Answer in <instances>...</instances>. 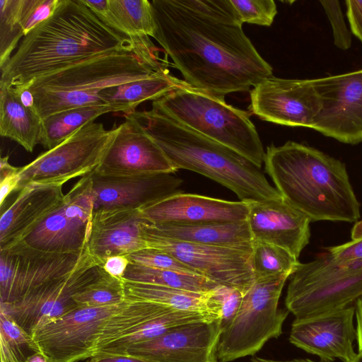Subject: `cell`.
<instances>
[{
  "label": "cell",
  "mask_w": 362,
  "mask_h": 362,
  "mask_svg": "<svg viewBox=\"0 0 362 362\" xmlns=\"http://www.w3.org/2000/svg\"><path fill=\"white\" fill-rule=\"evenodd\" d=\"M361 272L362 259L339 261L325 253L311 262L299 263L296 271L290 276L288 284L308 285L329 279L349 276Z\"/></svg>",
  "instance_id": "e575fe53"
},
{
  "label": "cell",
  "mask_w": 362,
  "mask_h": 362,
  "mask_svg": "<svg viewBox=\"0 0 362 362\" xmlns=\"http://www.w3.org/2000/svg\"><path fill=\"white\" fill-rule=\"evenodd\" d=\"M290 274L256 279L243 298L233 320L221 331L217 361L229 362L253 356L264 344L282 333L288 310L278 307Z\"/></svg>",
  "instance_id": "52a82bcc"
},
{
  "label": "cell",
  "mask_w": 362,
  "mask_h": 362,
  "mask_svg": "<svg viewBox=\"0 0 362 362\" xmlns=\"http://www.w3.org/2000/svg\"><path fill=\"white\" fill-rule=\"evenodd\" d=\"M221 332L220 319L190 322L133 346L121 356L146 362H218Z\"/></svg>",
  "instance_id": "2e32d148"
},
{
  "label": "cell",
  "mask_w": 362,
  "mask_h": 362,
  "mask_svg": "<svg viewBox=\"0 0 362 362\" xmlns=\"http://www.w3.org/2000/svg\"><path fill=\"white\" fill-rule=\"evenodd\" d=\"M115 129L89 122L54 148L20 167L17 192L31 183L64 185L93 173L112 141Z\"/></svg>",
  "instance_id": "ba28073f"
},
{
  "label": "cell",
  "mask_w": 362,
  "mask_h": 362,
  "mask_svg": "<svg viewBox=\"0 0 362 362\" xmlns=\"http://www.w3.org/2000/svg\"><path fill=\"white\" fill-rule=\"evenodd\" d=\"M326 253L332 258L339 261L362 259V238L327 247Z\"/></svg>",
  "instance_id": "7bdbcfd3"
},
{
  "label": "cell",
  "mask_w": 362,
  "mask_h": 362,
  "mask_svg": "<svg viewBox=\"0 0 362 362\" xmlns=\"http://www.w3.org/2000/svg\"><path fill=\"white\" fill-rule=\"evenodd\" d=\"M252 362H328L320 360V361H313L309 358H294L291 360L286 361H279V360H273L264 358H260L257 356H253L251 359Z\"/></svg>",
  "instance_id": "f907efd6"
},
{
  "label": "cell",
  "mask_w": 362,
  "mask_h": 362,
  "mask_svg": "<svg viewBox=\"0 0 362 362\" xmlns=\"http://www.w3.org/2000/svg\"><path fill=\"white\" fill-rule=\"evenodd\" d=\"M119 304L101 307H78L35 331L31 336L35 352L51 362H76L86 359L100 325L121 308Z\"/></svg>",
  "instance_id": "9a60e30c"
},
{
  "label": "cell",
  "mask_w": 362,
  "mask_h": 362,
  "mask_svg": "<svg viewBox=\"0 0 362 362\" xmlns=\"http://www.w3.org/2000/svg\"><path fill=\"white\" fill-rule=\"evenodd\" d=\"M206 319L218 318L198 312L175 310L142 324L127 336L97 351L92 357L121 356L129 349L151 340L177 325Z\"/></svg>",
  "instance_id": "1f68e13d"
},
{
  "label": "cell",
  "mask_w": 362,
  "mask_h": 362,
  "mask_svg": "<svg viewBox=\"0 0 362 362\" xmlns=\"http://www.w3.org/2000/svg\"><path fill=\"white\" fill-rule=\"evenodd\" d=\"M355 315L356 318V339L358 343V353L362 356V297L355 303Z\"/></svg>",
  "instance_id": "7dc6e473"
},
{
  "label": "cell",
  "mask_w": 362,
  "mask_h": 362,
  "mask_svg": "<svg viewBox=\"0 0 362 362\" xmlns=\"http://www.w3.org/2000/svg\"><path fill=\"white\" fill-rule=\"evenodd\" d=\"M124 288L125 299L127 300L148 301L177 310L198 312L218 318L209 310L206 293H199L124 279Z\"/></svg>",
  "instance_id": "4dcf8cb0"
},
{
  "label": "cell",
  "mask_w": 362,
  "mask_h": 362,
  "mask_svg": "<svg viewBox=\"0 0 362 362\" xmlns=\"http://www.w3.org/2000/svg\"><path fill=\"white\" fill-rule=\"evenodd\" d=\"M138 121L176 170L201 174L233 191L245 202L282 197L261 168L233 149L176 121L158 109L126 114Z\"/></svg>",
  "instance_id": "5b68a950"
},
{
  "label": "cell",
  "mask_w": 362,
  "mask_h": 362,
  "mask_svg": "<svg viewBox=\"0 0 362 362\" xmlns=\"http://www.w3.org/2000/svg\"><path fill=\"white\" fill-rule=\"evenodd\" d=\"M354 315V306H349L311 318L295 319L289 341L324 361L332 362L339 358L343 362H355L358 354L353 346L356 339Z\"/></svg>",
  "instance_id": "d6986e66"
},
{
  "label": "cell",
  "mask_w": 362,
  "mask_h": 362,
  "mask_svg": "<svg viewBox=\"0 0 362 362\" xmlns=\"http://www.w3.org/2000/svg\"><path fill=\"white\" fill-rule=\"evenodd\" d=\"M173 310L175 309L152 302L126 300L121 308L100 325L87 352L86 359L132 332L142 324Z\"/></svg>",
  "instance_id": "4316f807"
},
{
  "label": "cell",
  "mask_w": 362,
  "mask_h": 362,
  "mask_svg": "<svg viewBox=\"0 0 362 362\" xmlns=\"http://www.w3.org/2000/svg\"><path fill=\"white\" fill-rule=\"evenodd\" d=\"M105 272L90 255L71 273L54 279L13 303L1 302V311L11 316L30 334L78 308L73 297Z\"/></svg>",
  "instance_id": "30bf717a"
},
{
  "label": "cell",
  "mask_w": 362,
  "mask_h": 362,
  "mask_svg": "<svg viewBox=\"0 0 362 362\" xmlns=\"http://www.w3.org/2000/svg\"><path fill=\"white\" fill-rule=\"evenodd\" d=\"M351 237L352 240L362 238V220L355 223L351 230Z\"/></svg>",
  "instance_id": "816d5d0a"
},
{
  "label": "cell",
  "mask_w": 362,
  "mask_h": 362,
  "mask_svg": "<svg viewBox=\"0 0 362 362\" xmlns=\"http://www.w3.org/2000/svg\"><path fill=\"white\" fill-rule=\"evenodd\" d=\"M0 337L16 349L23 345H26L32 350L34 349L31 334L21 327L11 316L1 310Z\"/></svg>",
  "instance_id": "b9f144b4"
},
{
  "label": "cell",
  "mask_w": 362,
  "mask_h": 362,
  "mask_svg": "<svg viewBox=\"0 0 362 362\" xmlns=\"http://www.w3.org/2000/svg\"><path fill=\"white\" fill-rule=\"evenodd\" d=\"M62 185L31 183L1 213L0 250L22 241L60 204Z\"/></svg>",
  "instance_id": "603a6c76"
},
{
  "label": "cell",
  "mask_w": 362,
  "mask_h": 362,
  "mask_svg": "<svg viewBox=\"0 0 362 362\" xmlns=\"http://www.w3.org/2000/svg\"><path fill=\"white\" fill-rule=\"evenodd\" d=\"M123 279L126 281L163 286L177 289L205 293L219 284L194 273L156 269L129 264Z\"/></svg>",
  "instance_id": "d6a6232c"
},
{
  "label": "cell",
  "mask_w": 362,
  "mask_h": 362,
  "mask_svg": "<svg viewBox=\"0 0 362 362\" xmlns=\"http://www.w3.org/2000/svg\"><path fill=\"white\" fill-rule=\"evenodd\" d=\"M32 248L23 242L0 250V297L15 302L37 288L74 270L88 256Z\"/></svg>",
  "instance_id": "7c38bea8"
},
{
  "label": "cell",
  "mask_w": 362,
  "mask_h": 362,
  "mask_svg": "<svg viewBox=\"0 0 362 362\" xmlns=\"http://www.w3.org/2000/svg\"><path fill=\"white\" fill-rule=\"evenodd\" d=\"M152 107L242 155L261 168L265 151L247 112L185 82L152 102Z\"/></svg>",
  "instance_id": "8992f818"
},
{
  "label": "cell",
  "mask_w": 362,
  "mask_h": 362,
  "mask_svg": "<svg viewBox=\"0 0 362 362\" xmlns=\"http://www.w3.org/2000/svg\"><path fill=\"white\" fill-rule=\"evenodd\" d=\"M110 112H120L112 105H88L54 113L42 119L39 144L47 150L58 146L78 129L99 116Z\"/></svg>",
  "instance_id": "f546056e"
},
{
  "label": "cell",
  "mask_w": 362,
  "mask_h": 362,
  "mask_svg": "<svg viewBox=\"0 0 362 362\" xmlns=\"http://www.w3.org/2000/svg\"><path fill=\"white\" fill-rule=\"evenodd\" d=\"M132 40L105 25L82 0H59L54 13L21 40L1 68L0 83L24 88L40 76L122 49Z\"/></svg>",
  "instance_id": "7a4b0ae2"
},
{
  "label": "cell",
  "mask_w": 362,
  "mask_h": 362,
  "mask_svg": "<svg viewBox=\"0 0 362 362\" xmlns=\"http://www.w3.org/2000/svg\"><path fill=\"white\" fill-rule=\"evenodd\" d=\"M82 2L99 18L105 13L108 6V0H82Z\"/></svg>",
  "instance_id": "c3c4849f"
},
{
  "label": "cell",
  "mask_w": 362,
  "mask_h": 362,
  "mask_svg": "<svg viewBox=\"0 0 362 362\" xmlns=\"http://www.w3.org/2000/svg\"><path fill=\"white\" fill-rule=\"evenodd\" d=\"M127 257L131 264L156 269L197 274L174 256L154 248L147 247L127 255Z\"/></svg>",
  "instance_id": "ab89813d"
},
{
  "label": "cell",
  "mask_w": 362,
  "mask_h": 362,
  "mask_svg": "<svg viewBox=\"0 0 362 362\" xmlns=\"http://www.w3.org/2000/svg\"><path fill=\"white\" fill-rule=\"evenodd\" d=\"M90 174L82 177L58 206L21 242L46 252L85 253L94 209Z\"/></svg>",
  "instance_id": "9c48e42d"
},
{
  "label": "cell",
  "mask_w": 362,
  "mask_h": 362,
  "mask_svg": "<svg viewBox=\"0 0 362 362\" xmlns=\"http://www.w3.org/2000/svg\"><path fill=\"white\" fill-rule=\"evenodd\" d=\"M159 54L149 37L133 38L122 49L40 76L24 88L32 93L42 119L71 108L105 105L103 90L168 69Z\"/></svg>",
  "instance_id": "277c9868"
},
{
  "label": "cell",
  "mask_w": 362,
  "mask_h": 362,
  "mask_svg": "<svg viewBox=\"0 0 362 362\" xmlns=\"http://www.w3.org/2000/svg\"><path fill=\"white\" fill-rule=\"evenodd\" d=\"M243 295L239 290L221 284L205 293L211 313L220 319L221 331L233 320L239 308Z\"/></svg>",
  "instance_id": "74e56055"
},
{
  "label": "cell",
  "mask_w": 362,
  "mask_h": 362,
  "mask_svg": "<svg viewBox=\"0 0 362 362\" xmlns=\"http://www.w3.org/2000/svg\"><path fill=\"white\" fill-rule=\"evenodd\" d=\"M330 22L334 43L342 49H349L351 46V32L348 29L339 1H320Z\"/></svg>",
  "instance_id": "60d3db41"
},
{
  "label": "cell",
  "mask_w": 362,
  "mask_h": 362,
  "mask_svg": "<svg viewBox=\"0 0 362 362\" xmlns=\"http://www.w3.org/2000/svg\"><path fill=\"white\" fill-rule=\"evenodd\" d=\"M147 247L167 252L211 281L244 294L255 281L251 247H226L170 240L142 229Z\"/></svg>",
  "instance_id": "8fae6325"
},
{
  "label": "cell",
  "mask_w": 362,
  "mask_h": 362,
  "mask_svg": "<svg viewBox=\"0 0 362 362\" xmlns=\"http://www.w3.org/2000/svg\"><path fill=\"white\" fill-rule=\"evenodd\" d=\"M129 264L130 262L127 255H114L105 260L102 268L110 276L123 279Z\"/></svg>",
  "instance_id": "f6af8a7d"
},
{
  "label": "cell",
  "mask_w": 362,
  "mask_h": 362,
  "mask_svg": "<svg viewBox=\"0 0 362 362\" xmlns=\"http://www.w3.org/2000/svg\"><path fill=\"white\" fill-rule=\"evenodd\" d=\"M147 221L138 209L93 211L88 252L102 267L111 256L147 248L142 234V224Z\"/></svg>",
  "instance_id": "7402d4cb"
},
{
  "label": "cell",
  "mask_w": 362,
  "mask_h": 362,
  "mask_svg": "<svg viewBox=\"0 0 362 362\" xmlns=\"http://www.w3.org/2000/svg\"><path fill=\"white\" fill-rule=\"evenodd\" d=\"M18 168L6 174L0 175V206L3 204L7 197L13 192H17L19 183V175Z\"/></svg>",
  "instance_id": "bcb514c9"
},
{
  "label": "cell",
  "mask_w": 362,
  "mask_h": 362,
  "mask_svg": "<svg viewBox=\"0 0 362 362\" xmlns=\"http://www.w3.org/2000/svg\"><path fill=\"white\" fill-rule=\"evenodd\" d=\"M355 362H362V356L358 354V357Z\"/></svg>",
  "instance_id": "db71d44e"
},
{
  "label": "cell",
  "mask_w": 362,
  "mask_h": 362,
  "mask_svg": "<svg viewBox=\"0 0 362 362\" xmlns=\"http://www.w3.org/2000/svg\"><path fill=\"white\" fill-rule=\"evenodd\" d=\"M362 297V272L303 286H288L285 305L295 319L335 312Z\"/></svg>",
  "instance_id": "cb8c5ba5"
},
{
  "label": "cell",
  "mask_w": 362,
  "mask_h": 362,
  "mask_svg": "<svg viewBox=\"0 0 362 362\" xmlns=\"http://www.w3.org/2000/svg\"><path fill=\"white\" fill-rule=\"evenodd\" d=\"M141 211L148 222L155 224L234 223L247 220L249 204L180 192Z\"/></svg>",
  "instance_id": "44dd1931"
},
{
  "label": "cell",
  "mask_w": 362,
  "mask_h": 362,
  "mask_svg": "<svg viewBox=\"0 0 362 362\" xmlns=\"http://www.w3.org/2000/svg\"><path fill=\"white\" fill-rule=\"evenodd\" d=\"M230 2L243 23L270 26L277 14L273 0H230Z\"/></svg>",
  "instance_id": "f35d334b"
},
{
  "label": "cell",
  "mask_w": 362,
  "mask_h": 362,
  "mask_svg": "<svg viewBox=\"0 0 362 362\" xmlns=\"http://www.w3.org/2000/svg\"><path fill=\"white\" fill-rule=\"evenodd\" d=\"M42 119L25 106L16 88L0 83V134L33 152L39 144Z\"/></svg>",
  "instance_id": "484cf974"
},
{
  "label": "cell",
  "mask_w": 362,
  "mask_h": 362,
  "mask_svg": "<svg viewBox=\"0 0 362 362\" xmlns=\"http://www.w3.org/2000/svg\"><path fill=\"white\" fill-rule=\"evenodd\" d=\"M73 299L78 307H101L119 304L126 300L124 279L106 272L97 281L76 293Z\"/></svg>",
  "instance_id": "8d00e7d4"
},
{
  "label": "cell",
  "mask_w": 362,
  "mask_h": 362,
  "mask_svg": "<svg viewBox=\"0 0 362 362\" xmlns=\"http://www.w3.org/2000/svg\"><path fill=\"white\" fill-rule=\"evenodd\" d=\"M23 362H51L46 356L40 352L28 356Z\"/></svg>",
  "instance_id": "f5cc1de1"
},
{
  "label": "cell",
  "mask_w": 362,
  "mask_h": 362,
  "mask_svg": "<svg viewBox=\"0 0 362 362\" xmlns=\"http://www.w3.org/2000/svg\"><path fill=\"white\" fill-rule=\"evenodd\" d=\"M154 38L196 89L224 98L272 75L230 0H153Z\"/></svg>",
  "instance_id": "6da1fadb"
},
{
  "label": "cell",
  "mask_w": 362,
  "mask_h": 362,
  "mask_svg": "<svg viewBox=\"0 0 362 362\" xmlns=\"http://www.w3.org/2000/svg\"><path fill=\"white\" fill-rule=\"evenodd\" d=\"M86 362H146L129 356H95L88 358Z\"/></svg>",
  "instance_id": "681fc988"
},
{
  "label": "cell",
  "mask_w": 362,
  "mask_h": 362,
  "mask_svg": "<svg viewBox=\"0 0 362 362\" xmlns=\"http://www.w3.org/2000/svg\"><path fill=\"white\" fill-rule=\"evenodd\" d=\"M142 229L170 240L195 244L251 247L254 241L247 220L234 223L193 224H155L147 221L142 224Z\"/></svg>",
  "instance_id": "d4e9b609"
},
{
  "label": "cell",
  "mask_w": 362,
  "mask_h": 362,
  "mask_svg": "<svg viewBox=\"0 0 362 362\" xmlns=\"http://www.w3.org/2000/svg\"><path fill=\"white\" fill-rule=\"evenodd\" d=\"M264 163L282 197L311 222L359 219L360 204L341 160L288 141L268 146Z\"/></svg>",
  "instance_id": "3957f363"
},
{
  "label": "cell",
  "mask_w": 362,
  "mask_h": 362,
  "mask_svg": "<svg viewBox=\"0 0 362 362\" xmlns=\"http://www.w3.org/2000/svg\"><path fill=\"white\" fill-rule=\"evenodd\" d=\"M100 19L129 38L152 37L154 33L153 8L148 0H108L107 11Z\"/></svg>",
  "instance_id": "f1b7e54d"
},
{
  "label": "cell",
  "mask_w": 362,
  "mask_h": 362,
  "mask_svg": "<svg viewBox=\"0 0 362 362\" xmlns=\"http://www.w3.org/2000/svg\"><path fill=\"white\" fill-rule=\"evenodd\" d=\"M94 209L141 210L167 197L182 192V180L173 173L131 176L90 174Z\"/></svg>",
  "instance_id": "ac0fdd59"
},
{
  "label": "cell",
  "mask_w": 362,
  "mask_h": 362,
  "mask_svg": "<svg viewBox=\"0 0 362 362\" xmlns=\"http://www.w3.org/2000/svg\"><path fill=\"white\" fill-rule=\"evenodd\" d=\"M346 5L351 33L362 42V1L347 0Z\"/></svg>",
  "instance_id": "ee69618b"
},
{
  "label": "cell",
  "mask_w": 362,
  "mask_h": 362,
  "mask_svg": "<svg viewBox=\"0 0 362 362\" xmlns=\"http://www.w3.org/2000/svg\"><path fill=\"white\" fill-rule=\"evenodd\" d=\"M312 81L320 107L311 129L344 144L362 143V69Z\"/></svg>",
  "instance_id": "4fadbf2b"
},
{
  "label": "cell",
  "mask_w": 362,
  "mask_h": 362,
  "mask_svg": "<svg viewBox=\"0 0 362 362\" xmlns=\"http://www.w3.org/2000/svg\"><path fill=\"white\" fill-rule=\"evenodd\" d=\"M298 258L286 250L260 241H253L252 265L256 279L290 274L299 264Z\"/></svg>",
  "instance_id": "d590c367"
},
{
  "label": "cell",
  "mask_w": 362,
  "mask_h": 362,
  "mask_svg": "<svg viewBox=\"0 0 362 362\" xmlns=\"http://www.w3.org/2000/svg\"><path fill=\"white\" fill-rule=\"evenodd\" d=\"M248 204L253 240L282 247L298 259L310 241V220L283 197Z\"/></svg>",
  "instance_id": "ffe728a7"
},
{
  "label": "cell",
  "mask_w": 362,
  "mask_h": 362,
  "mask_svg": "<svg viewBox=\"0 0 362 362\" xmlns=\"http://www.w3.org/2000/svg\"><path fill=\"white\" fill-rule=\"evenodd\" d=\"M251 112L284 126L311 128L320 107L312 79L270 76L250 90Z\"/></svg>",
  "instance_id": "5bb4252c"
},
{
  "label": "cell",
  "mask_w": 362,
  "mask_h": 362,
  "mask_svg": "<svg viewBox=\"0 0 362 362\" xmlns=\"http://www.w3.org/2000/svg\"><path fill=\"white\" fill-rule=\"evenodd\" d=\"M27 34V0H1L0 68L10 59L11 52Z\"/></svg>",
  "instance_id": "836d02e7"
},
{
  "label": "cell",
  "mask_w": 362,
  "mask_h": 362,
  "mask_svg": "<svg viewBox=\"0 0 362 362\" xmlns=\"http://www.w3.org/2000/svg\"><path fill=\"white\" fill-rule=\"evenodd\" d=\"M124 117L94 172L112 176L174 173L175 168L142 125Z\"/></svg>",
  "instance_id": "e0dca14e"
},
{
  "label": "cell",
  "mask_w": 362,
  "mask_h": 362,
  "mask_svg": "<svg viewBox=\"0 0 362 362\" xmlns=\"http://www.w3.org/2000/svg\"><path fill=\"white\" fill-rule=\"evenodd\" d=\"M184 83L183 80L165 69L144 78L108 88L100 96L104 104L116 105L126 115L136 111L141 103L159 99Z\"/></svg>",
  "instance_id": "83f0119b"
}]
</instances>
